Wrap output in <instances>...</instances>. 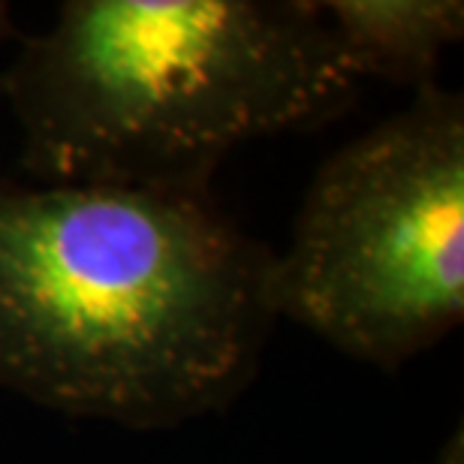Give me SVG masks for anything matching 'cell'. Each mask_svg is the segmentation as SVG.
I'll list each match as a JSON object with an SVG mask.
<instances>
[{
  "mask_svg": "<svg viewBox=\"0 0 464 464\" xmlns=\"http://www.w3.org/2000/svg\"><path fill=\"white\" fill-rule=\"evenodd\" d=\"M272 272L211 188L0 175V386L139 431L218 413L256 377Z\"/></svg>",
  "mask_w": 464,
  "mask_h": 464,
  "instance_id": "1",
  "label": "cell"
},
{
  "mask_svg": "<svg viewBox=\"0 0 464 464\" xmlns=\"http://www.w3.org/2000/svg\"><path fill=\"white\" fill-rule=\"evenodd\" d=\"M359 85L320 0H70L0 72L31 181L154 190H208L232 148Z\"/></svg>",
  "mask_w": 464,
  "mask_h": 464,
  "instance_id": "2",
  "label": "cell"
},
{
  "mask_svg": "<svg viewBox=\"0 0 464 464\" xmlns=\"http://www.w3.org/2000/svg\"><path fill=\"white\" fill-rule=\"evenodd\" d=\"M277 317L398 371L464 317V97L438 82L338 148L275 254Z\"/></svg>",
  "mask_w": 464,
  "mask_h": 464,
  "instance_id": "3",
  "label": "cell"
},
{
  "mask_svg": "<svg viewBox=\"0 0 464 464\" xmlns=\"http://www.w3.org/2000/svg\"><path fill=\"white\" fill-rule=\"evenodd\" d=\"M320 9L359 82L434 85L443 52L464 34L459 0H320Z\"/></svg>",
  "mask_w": 464,
  "mask_h": 464,
  "instance_id": "4",
  "label": "cell"
},
{
  "mask_svg": "<svg viewBox=\"0 0 464 464\" xmlns=\"http://www.w3.org/2000/svg\"><path fill=\"white\" fill-rule=\"evenodd\" d=\"M464 429L456 425V429L450 431V438L443 440V447L438 450V456H434L431 464H464Z\"/></svg>",
  "mask_w": 464,
  "mask_h": 464,
  "instance_id": "5",
  "label": "cell"
},
{
  "mask_svg": "<svg viewBox=\"0 0 464 464\" xmlns=\"http://www.w3.org/2000/svg\"><path fill=\"white\" fill-rule=\"evenodd\" d=\"M13 34H15V27H13V9H9V4H4V0H0V43L9 40Z\"/></svg>",
  "mask_w": 464,
  "mask_h": 464,
  "instance_id": "6",
  "label": "cell"
}]
</instances>
